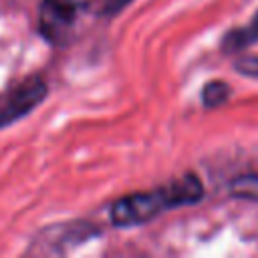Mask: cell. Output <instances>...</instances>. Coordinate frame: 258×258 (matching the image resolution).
<instances>
[{
  "mask_svg": "<svg viewBox=\"0 0 258 258\" xmlns=\"http://www.w3.org/2000/svg\"><path fill=\"white\" fill-rule=\"evenodd\" d=\"M236 71L246 77H258V56H244L236 62Z\"/></svg>",
  "mask_w": 258,
  "mask_h": 258,
  "instance_id": "cell-7",
  "label": "cell"
},
{
  "mask_svg": "<svg viewBox=\"0 0 258 258\" xmlns=\"http://www.w3.org/2000/svg\"><path fill=\"white\" fill-rule=\"evenodd\" d=\"M230 97V87L222 81H212L202 91V101L206 107H220Z\"/></svg>",
  "mask_w": 258,
  "mask_h": 258,
  "instance_id": "cell-5",
  "label": "cell"
},
{
  "mask_svg": "<svg viewBox=\"0 0 258 258\" xmlns=\"http://www.w3.org/2000/svg\"><path fill=\"white\" fill-rule=\"evenodd\" d=\"M202 181L194 173H187L153 191H137L119 198L109 210V220L117 228L139 226L153 220L163 210L196 204L198 200H202Z\"/></svg>",
  "mask_w": 258,
  "mask_h": 258,
  "instance_id": "cell-1",
  "label": "cell"
},
{
  "mask_svg": "<svg viewBox=\"0 0 258 258\" xmlns=\"http://www.w3.org/2000/svg\"><path fill=\"white\" fill-rule=\"evenodd\" d=\"M256 40H258V12H256V16L252 18L250 24L230 30L222 40V48L226 52H234V50L246 48L248 44H254Z\"/></svg>",
  "mask_w": 258,
  "mask_h": 258,
  "instance_id": "cell-4",
  "label": "cell"
},
{
  "mask_svg": "<svg viewBox=\"0 0 258 258\" xmlns=\"http://www.w3.org/2000/svg\"><path fill=\"white\" fill-rule=\"evenodd\" d=\"M133 0H105V6H103V14L107 16H115L117 12H121L127 4H131Z\"/></svg>",
  "mask_w": 258,
  "mask_h": 258,
  "instance_id": "cell-8",
  "label": "cell"
},
{
  "mask_svg": "<svg viewBox=\"0 0 258 258\" xmlns=\"http://www.w3.org/2000/svg\"><path fill=\"white\" fill-rule=\"evenodd\" d=\"M77 12H79L77 0H42L38 12L40 34L50 42H58L73 26Z\"/></svg>",
  "mask_w": 258,
  "mask_h": 258,
  "instance_id": "cell-3",
  "label": "cell"
},
{
  "mask_svg": "<svg viewBox=\"0 0 258 258\" xmlns=\"http://www.w3.org/2000/svg\"><path fill=\"white\" fill-rule=\"evenodd\" d=\"M232 194L240 198L258 200V175H244L232 183Z\"/></svg>",
  "mask_w": 258,
  "mask_h": 258,
  "instance_id": "cell-6",
  "label": "cell"
},
{
  "mask_svg": "<svg viewBox=\"0 0 258 258\" xmlns=\"http://www.w3.org/2000/svg\"><path fill=\"white\" fill-rule=\"evenodd\" d=\"M46 97V83L40 77H30L20 83L0 105V129L26 117Z\"/></svg>",
  "mask_w": 258,
  "mask_h": 258,
  "instance_id": "cell-2",
  "label": "cell"
}]
</instances>
